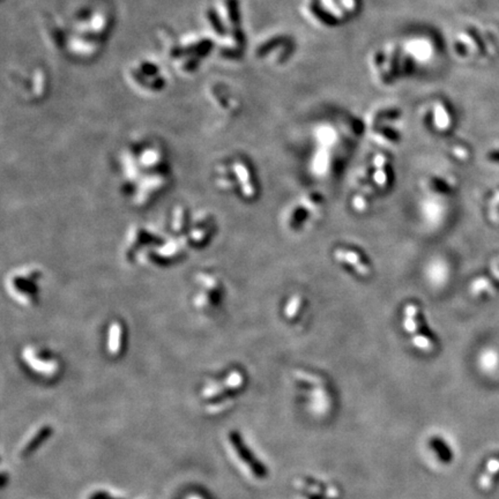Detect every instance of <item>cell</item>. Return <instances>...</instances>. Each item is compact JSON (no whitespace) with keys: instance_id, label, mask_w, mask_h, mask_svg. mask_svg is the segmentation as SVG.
I'll use <instances>...</instances> for the list:
<instances>
[{"instance_id":"5b68a950","label":"cell","mask_w":499,"mask_h":499,"mask_svg":"<svg viewBox=\"0 0 499 499\" xmlns=\"http://www.w3.org/2000/svg\"><path fill=\"white\" fill-rule=\"evenodd\" d=\"M234 170H235L239 182H241V190H243V193H244L245 197H248V198L253 197V195H255V189H253V186H252L251 181H250V175H248L246 167H245L244 164H241V163H235Z\"/></svg>"},{"instance_id":"7c38bea8","label":"cell","mask_w":499,"mask_h":499,"mask_svg":"<svg viewBox=\"0 0 499 499\" xmlns=\"http://www.w3.org/2000/svg\"><path fill=\"white\" fill-rule=\"evenodd\" d=\"M493 482H495L493 476L490 475V474L486 473V472L479 477V486H481L483 490L491 489L493 486Z\"/></svg>"},{"instance_id":"ac0fdd59","label":"cell","mask_w":499,"mask_h":499,"mask_svg":"<svg viewBox=\"0 0 499 499\" xmlns=\"http://www.w3.org/2000/svg\"><path fill=\"white\" fill-rule=\"evenodd\" d=\"M7 483V474L5 473V472H3V474H1V483H0V486H1V488H5V486H6Z\"/></svg>"},{"instance_id":"ba28073f","label":"cell","mask_w":499,"mask_h":499,"mask_svg":"<svg viewBox=\"0 0 499 499\" xmlns=\"http://www.w3.org/2000/svg\"><path fill=\"white\" fill-rule=\"evenodd\" d=\"M417 308L414 304L407 305L405 308L404 328L409 333H415L417 330L416 317Z\"/></svg>"},{"instance_id":"7a4b0ae2","label":"cell","mask_w":499,"mask_h":499,"mask_svg":"<svg viewBox=\"0 0 499 499\" xmlns=\"http://www.w3.org/2000/svg\"><path fill=\"white\" fill-rule=\"evenodd\" d=\"M243 383V378L241 374H232V381H229L228 386L225 387V390L220 391L218 393L209 398L206 402L209 405L221 404L223 401L228 400L230 398L235 397L236 394L239 392V387Z\"/></svg>"},{"instance_id":"8fae6325","label":"cell","mask_w":499,"mask_h":499,"mask_svg":"<svg viewBox=\"0 0 499 499\" xmlns=\"http://www.w3.org/2000/svg\"><path fill=\"white\" fill-rule=\"evenodd\" d=\"M413 344L414 346H416L417 348H420L422 351H433V342H431L426 335H416V337H414Z\"/></svg>"},{"instance_id":"8992f818","label":"cell","mask_w":499,"mask_h":499,"mask_svg":"<svg viewBox=\"0 0 499 499\" xmlns=\"http://www.w3.org/2000/svg\"><path fill=\"white\" fill-rule=\"evenodd\" d=\"M122 326L118 323H113L109 330V349L113 354H117L122 346Z\"/></svg>"},{"instance_id":"5bb4252c","label":"cell","mask_w":499,"mask_h":499,"mask_svg":"<svg viewBox=\"0 0 499 499\" xmlns=\"http://www.w3.org/2000/svg\"><path fill=\"white\" fill-rule=\"evenodd\" d=\"M321 1H323V5H324V6L328 8V10L332 12V13H333L335 17H344V13H342V12H341V10L337 8V5L334 3L333 0H321Z\"/></svg>"},{"instance_id":"30bf717a","label":"cell","mask_w":499,"mask_h":499,"mask_svg":"<svg viewBox=\"0 0 499 499\" xmlns=\"http://www.w3.org/2000/svg\"><path fill=\"white\" fill-rule=\"evenodd\" d=\"M300 305H301V297L298 295H294L289 303H288L287 308H286V317L289 318V319L294 318L297 314Z\"/></svg>"},{"instance_id":"4fadbf2b","label":"cell","mask_w":499,"mask_h":499,"mask_svg":"<svg viewBox=\"0 0 499 499\" xmlns=\"http://www.w3.org/2000/svg\"><path fill=\"white\" fill-rule=\"evenodd\" d=\"M486 473L490 474V475L495 476L499 474V456H495L493 459L489 460L488 463V466H486Z\"/></svg>"},{"instance_id":"9a60e30c","label":"cell","mask_w":499,"mask_h":499,"mask_svg":"<svg viewBox=\"0 0 499 499\" xmlns=\"http://www.w3.org/2000/svg\"><path fill=\"white\" fill-rule=\"evenodd\" d=\"M374 181L378 185L384 186L386 184V174L384 171L383 168H377V171L374 174Z\"/></svg>"},{"instance_id":"52a82bcc","label":"cell","mask_w":499,"mask_h":499,"mask_svg":"<svg viewBox=\"0 0 499 499\" xmlns=\"http://www.w3.org/2000/svg\"><path fill=\"white\" fill-rule=\"evenodd\" d=\"M430 447L433 449V452H436L437 456H438L442 461L449 463V461H451V459H452V453H451L450 449L447 447L445 442L440 440V438H435V437H433V440H430Z\"/></svg>"},{"instance_id":"6da1fadb","label":"cell","mask_w":499,"mask_h":499,"mask_svg":"<svg viewBox=\"0 0 499 499\" xmlns=\"http://www.w3.org/2000/svg\"><path fill=\"white\" fill-rule=\"evenodd\" d=\"M228 438L238 458L243 461L245 466L248 467V470H251L252 475L257 479H265L268 474L267 468L265 467L260 460L257 459V456L248 449L241 433L237 431H230Z\"/></svg>"},{"instance_id":"277c9868","label":"cell","mask_w":499,"mask_h":499,"mask_svg":"<svg viewBox=\"0 0 499 499\" xmlns=\"http://www.w3.org/2000/svg\"><path fill=\"white\" fill-rule=\"evenodd\" d=\"M335 258L339 262H347V264L353 265L360 275L370 274V268L367 267V265H364L360 262V257L351 251H344V250H337L335 252Z\"/></svg>"},{"instance_id":"e0dca14e","label":"cell","mask_w":499,"mask_h":499,"mask_svg":"<svg viewBox=\"0 0 499 499\" xmlns=\"http://www.w3.org/2000/svg\"><path fill=\"white\" fill-rule=\"evenodd\" d=\"M342 3H344V7L346 8H348V10H354L355 7V1L354 0H341Z\"/></svg>"},{"instance_id":"2e32d148","label":"cell","mask_w":499,"mask_h":499,"mask_svg":"<svg viewBox=\"0 0 499 499\" xmlns=\"http://www.w3.org/2000/svg\"><path fill=\"white\" fill-rule=\"evenodd\" d=\"M90 499H119V498H115V497L110 496L109 493H106V491H96V493H94L92 496L90 497Z\"/></svg>"},{"instance_id":"9c48e42d","label":"cell","mask_w":499,"mask_h":499,"mask_svg":"<svg viewBox=\"0 0 499 499\" xmlns=\"http://www.w3.org/2000/svg\"><path fill=\"white\" fill-rule=\"evenodd\" d=\"M435 118H436L435 122H436L438 129H445L450 126V116L442 104H437L435 108Z\"/></svg>"},{"instance_id":"3957f363","label":"cell","mask_w":499,"mask_h":499,"mask_svg":"<svg viewBox=\"0 0 499 499\" xmlns=\"http://www.w3.org/2000/svg\"><path fill=\"white\" fill-rule=\"evenodd\" d=\"M53 429L50 426H44L37 431L36 435L27 443L26 447L21 451V458H28L34 453L36 452L44 442H47L50 437L52 436Z\"/></svg>"}]
</instances>
